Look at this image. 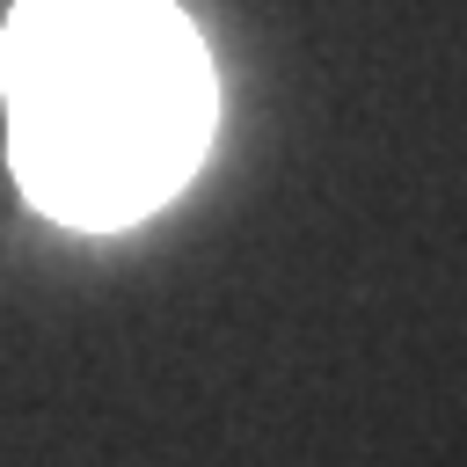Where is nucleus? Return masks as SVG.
<instances>
[{
    "instance_id": "f257e3e1",
    "label": "nucleus",
    "mask_w": 467,
    "mask_h": 467,
    "mask_svg": "<svg viewBox=\"0 0 467 467\" xmlns=\"http://www.w3.org/2000/svg\"><path fill=\"white\" fill-rule=\"evenodd\" d=\"M0 95L22 190L73 226L168 204L212 139V66L175 0H22Z\"/></svg>"
}]
</instances>
